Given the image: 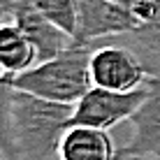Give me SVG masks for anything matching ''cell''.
Wrapping results in <instances>:
<instances>
[{
	"mask_svg": "<svg viewBox=\"0 0 160 160\" xmlns=\"http://www.w3.org/2000/svg\"><path fill=\"white\" fill-rule=\"evenodd\" d=\"M148 74L142 60L130 51L125 44L114 37L100 40L93 44L91 53V81L93 86L109 88V91H137L146 84Z\"/></svg>",
	"mask_w": 160,
	"mask_h": 160,
	"instance_id": "3957f363",
	"label": "cell"
},
{
	"mask_svg": "<svg viewBox=\"0 0 160 160\" xmlns=\"http://www.w3.org/2000/svg\"><path fill=\"white\" fill-rule=\"evenodd\" d=\"M0 81H5V79H0ZM9 81H12V79H9Z\"/></svg>",
	"mask_w": 160,
	"mask_h": 160,
	"instance_id": "ac0fdd59",
	"label": "cell"
},
{
	"mask_svg": "<svg viewBox=\"0 0 160 160\" xmlns=\"http://www.w3.org/2000/svg\"><path fill=\"white\" fill-rule=\"evenodd\" d=\"M125 160H160V156H132V158H125Z\"/></svg>",
	"mask_w": 160,
	"mask_h": 160,
	"instance_id": "5bb4252c",
	"label": "cell"
},
{
	"mask_svg": "<svg viewBox=\"0 0 160 160\" xmlns=\"http://www.w3.org/2000/svg\"><path fill=\"white\" fill-rule=\"evenodd\" d=\"M37 63H40L37 49L16 26V21L7 16L0 23V74L14 79L35 68Z\"/></svg>",
	"mask_w": 160,
	"mask_h": 160,
	"instance_id": "9c48e42d",
	"label": "cell"
},
{
	"mask_svg": "<svg viewBox=\"0 0 160 160\" xmlns=\"http://www.w3.org/2000/svg\"><path fill=\"white\" fill-rule=\"evenodd\" d=\"M146 95H148V79L142 88L128 93L91 86V91L74 104L72 123L112 130L123 121H130L132 114L139 109V104L146 100Z\"/></svg>",
	"mask_w": 160,
	"mask_h": 160,
	"instance_id": "277c9868",
	"label": "cell"
},
{
	"mask_svg": "<svg viewBox=\"0 0 160 160\" xmlns=\"http://www.w3.org/2000/svg\"><path fill=\"white\" fill-rule=\"evenodd\" d=\"M91 53L93 44H72L51 60H42L28 72L12 79L16 91L30 93L51 102L77 104L91 91Z\"/></svg>",
	"mask_w": 160,
	"mask_h": 160,
	"instance_id": "7a4b0ae2",
	"label": "cell"
},
{
	"mask_svg": "<svg viewBox=\"0 0 160 160\" xmlns=\"http://www.w3.org/2000/svg\"><path fill=\"white\" fill-rule=\"evenodd\" d=\"M12 102H14V86L9 79H5L0 81V151L7 156V160H16Z\"/></svg>",
	"mask_w": 160,
	"mask_h": 160,
	"instance_id": "7c38bea8",
	"label": "cell"
},
{
	"mask_svg": "<svg viewBox=\"0 0 160 160\" xmlns=\"http://www.w3.org/2000/svg\"><path fill=\"white\" fill-rule=\"evenodd\" d=\"M32 7L68 35H77L79 26V0H30Z\"/></svg>",
	"mask_w": 160,
	"mask_h": 160,
	"instance_id": "8fae6325",
	"label": "cell"
},
{
	"mask_svg": "<svg viewBox=\"0 0 160 160\" xmlns=\"http://www.w3.org/2000/svg\"><path fill=\"white\" fill-rule=\"evenodd\" d=\"M9 16L16 21V26L23 30V35L37 49L40 63L56 58L58 53H63L65 49H70L74 44V37L68 35L65 30H60L47 16H42L32 7L30 0H14L12 7H9Z\"/></svg>",
	"mask_w": 160,
	"mask_h": 160,
	"instance_id": "8992f818",
	"label": "cell"
},
{
	"mask_svg": "<svg viewBox=\"0 0 160 160\" xmlns=\"http://www.w3.org/2000/svg\"><path fill=\"white\" fill-rule=\"evenodd\" d=\"M58 160H118V146L107 130L72 123L60 137Z\"/></svg>",
	"mask_w": 160,
	"mask_h": 160,
	"instance_id": "ba28073f",
	"label": "cell"
},
{
	"mask_svg": "<svg viewBox=\"0 0 160 160\" xmlns=\"http://www.w3.org/2000/svg\"><path fill=\"white\" fill-rule=\"evenodd\" d=\"M139 21L130 9L114 0H79V26L77 44H95L107 37H118L139 28Z\"/></svg>",
	"mask_w": 160,
	"mask_h": 160,
	"instance_id": "5b68a950",
	"label": "cell"
},
{
	"mask_svg": "<svg viewBox=\"0 0 160 160\" xmlns=\"http://www.w3.org/2000/svg\"><path fill=\"white\" fill-rule=\"evenodd\" d=\"M14 0H0V7H12Z\"/></svg>",
	"mask_w": 160,
	"mask_h": 160,
	"instance_id": "9a60e30c",
	"label": "cell"
},
{
	"mask_svg": "<svg viewBox=\"0 0 160 160\" xmlns=\"http://www.w3.org/2000/svg\"><path fill=\"white\" fill-rule=\"evenodd\" d=\"M114 40L125 44L142 60L148 79H160V23H142L132 32L118 35Z\"/></svg>",
	"mask_w": 160,
	"mask_h": 160,
	"instance_id": "30bf717a",
	"label": "cell"
},
{
	"mask_svg": "<svg viewBox=\"0 0 160 160\" xmlns=\"http://www.w3.org/2000/svg\"><path fill=\"white\" fill-rule=\"evenodd\" d=\"M118 160H125V158H121V156H118Z\"/></svg>",
	"mask_w": 160,
	"mask_h": 160,
	"instance_id": "e0dca14e",
	"label": "cell"
},
{
	"mask_svg": "<svg viewBox=\"0 0 160 160\" xmlns=\"http://www.w3.org/2000/svg\"><path fill=\"white\" fill-rule=\"evenodd\" d=\"M123 5L139 23H160V0H125Z\"/></svg>",
	"mask_w": 160,
	"mask_h": 160,
	"instance_id": "4fadbf2b",
	"label": "cell"
},
{
	"mask_svg": "<svg viewBox=\"0 0 160 160\" xmlns=\"http://www.w3.org/2000/svg\"><path fill=\"white\" fill-rule=\"evenodd\" d=\"M74 104L51 102L14 88L12 125L16 160H58L63 132L72 125Z\"/></svg>",
	"mask_w": 160,
	"mask_h": 160,
	"instance_id": "6da1fadb",
	"label": "cell"
},
{
	"mask_svg": "<svg viewBox=\"0 0 160 160\" xmlns=\"http://www.w3.org/2000/svg\"><path fill=\"white\" fill-rule=\"evenodd\" d=\"M0 160H7V156H5V153H2V151H0Z\"/></svg>",
	"mask_w": 160,
	"mask_h": 160,
	"instance_id": "2e32d148",
	"label": "cell"
},
{
	"mask_svg": "<svg viewBox=\"0 0 160 160\" xmlns=\"http://www.w3.org/2000/svg\"><path fill=\"white\" fill-rule=\"evenodd\" d=\"M130 142L118 148L121 158L160 156V79H148V95L130 118Z\"/></svg>",
	"mask_w": 160,
	"mask_h": 160,
	"instance_id": "52a82bcc",
	"label": "cell"
}]
</instances>
